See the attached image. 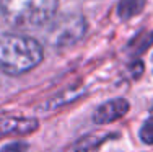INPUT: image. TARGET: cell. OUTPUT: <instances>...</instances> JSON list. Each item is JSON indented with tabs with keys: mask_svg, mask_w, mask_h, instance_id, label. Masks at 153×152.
I'll list each match as a JSON object with an SVG mask.
<instances>
[{
	"mask_svg": "<svg viewBox=\"0 0 153 152\" xmlns=\"http://www.w3.org/2000/svg\"><path fill=\"white\" fill-rule=\"evenodd\" d=\"M145 7V0H121L117 5V15L122 20L138 15Z\"/></svg>",
	"mask_w": 153,
	"mask_h": 152,
	"instance_id": "52a82bcc",
	"label": "cell"
},
{
	"mask_svg": "<svg viewBox=\"0 0 153 152\" xmlns=\"http://www.w3.org/2000/svg\"><path fill=\"white\" fill-rule=\"evenodd\" d=\"M150 113H152V116H153V106H152V110H150Z\"/></svg>",
	"mask_w": 153,
	"mask_h": 152,
	"instance_id": "30bf717a",
	"label": "cell"
},
{
	"mask_svg": "<svg viewBox=\"0 0 153 152\" xmlns=\"http://www.w3.org/2000/svg\"><path fill=\"white\" fill-rule=\"evenodd\" d=\"M86 31L85 18L80 15H67L54 21L49 28L47 39L56 48H68L83 38Z\"/></svg>",
	"mask_w": 153,
	"mask_h": 152,
	"instance_id": "3957f363",
	"label": "cell"
},
{
	"mask_svg": "<svg viewBox=\"0 0 153 152\" xmlns=\"http://www.w3.org/2000/svg\"><path fill=\"white\" fill-rule=\"evenodd\" d=\"M39 129V121L31 116L20 115H0V137L16 136L25 137Z\"/></svg>",
	"mask_w": 153,
	"mask_h": 152,
	"instance_id": "277c9868",
	"label": "cell"
},
{
	"mask_svg": "<svg viewBox=\"0 0 153 152\" xmlns=\"http://www.w3.org/2000/svg\"><path fill=\"white\" fill-rule=\"evenodd\" d=\"M138 137L143 144L152 146L153 144V116H150L138 129Z\"/></svg>",
	"mask_w": 153,
	"mask_h": 152,
	"instance_id": "ba28073f",
	"label": "cell"
},
{
	"mask_svg": "<svg viewBox=\"0 0 153 152\" xmlns=\"http://www.w3.org/2000/svg\"><path fill=\"white\" fill-rule=\"evenodd\" d=\"M130 110V103L126 98H111L104 103L98 105L93 111V123L100 126H106L124 118Z\"/></svg>",
	"mask_w": 153,
	"mask_h": 152,
	"instance_id": "5b68a950",
	"label": "cell"
},
{
	"mask_svg": "<svg viewBox=\"0 0 153 152\" xmlns=\"http://www.w3.org/2000/svg\"><path fill=\"white\" fill-rule=\"evenodd\" d=\"M44 49L38 39L26 34L0 33V72L18 77L38 67Z\"/></svg>",
	"mask_w": 153,
	"mask_h": 152,
	"instance_id": "6da1fadb",
	"label": "cell"
},
{
	"mask_svg": "<svg viewBox=\"0 0 153 152\" xmlns=\"http://www.w3.org/2000/svg\"><path fill=\"white\" fill-rule=\"evenodd\" d=\"M59 0H0V15L20 30H36L52 21Z\"/></svg>",
	"mask_w": 153,
	"mask_h": 152,
	"instance_id": "7a4b0ae2",
	"label": "cell"
},
{
	"mask_svg": "<svg viewBox=\"0 0 153 152\" xmlns=\"http://www.w3.org/2000/svg\"><path fill=\"white\" fill-rule=\"evenodd\" d=\"M28 144L25 141H12L0 147V152H26Z\"/></svg>",
	"mask_w": 153,
	"mask_h": 152,
	"instance_id": "9c48e42d",
	"label": "cell"
},
{
	"mask_svg": "<svg viewBox=\"0 0 153 152\" xmlns=\"http://www.w3.org/2000/svg\"><path fill=\"white\" fill-rule=\"evenodd\" d=\"M82 95H83V90H80V87L67 88V90H64V92L57 93L54 98H51L49 103H47V108H49V110H57V108L64 106V105L75 101L78 97H82Z\"/></svg>",
	"mask_w": 153,
	"mask_h": 152,
	"instance_id": "8992f818",
	"label": "cell"
}]
</instances>
